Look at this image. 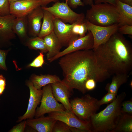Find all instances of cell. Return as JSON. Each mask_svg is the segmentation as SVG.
Returning <instances> with one entry per match:
<instances>
[{
  "instance_id": "obj_29",
  "label": "cell",
  "mask_w": 132,
  "mask_h": 132,
  "mask_svg": "<svg viewBox=\"0 0 132 132\" xmlns=\"http://www.w3.org/2000/svg\"><path fill=\"white\" fill-rule=\"evenodd\" d=\"M117 95L115 94L108 92L100 100H98V104L101 105L111 103L116 98Z\"/></svg>"
},
{
  "instance_id": "obj_40",
  "label": "cell",
  "mask_w": 132,
  "mask_h": 132,
  "mask_svg": "<svg viewBox=\"0 0 132 132\" xmlns=\"http://www.w3.org/2000/svg\"><path fill=\"white\" fill-rule=\"evenodd\" d=\"M83 2L85 5L91 6L94 4V0H83Z\"/></svg>"
},
{
  "instance_id": "obj_19",
  "label": "cell",
  "mask_w": 132,
  "mask_h": 132,
  "mask_svg": "<svg viewBox=\"0 0 132 132\" xmlns=\"http://www.w3.org/2000/svg\"><path fill=\"white\" fill-rule=\"evenodd\" d=\"M115 6L120 16L119 25L132 26V6L116 0Z\"/></svg>"
},
{
  "instance_id": "obj_33",
  "label": "cell",
  "mask_w": 132,
  "mask_h": 132,
  "mask_svg": "<svg viewBox=\"0 0 132 132\" xmlns=\"http://www.w3.org/2000/svg\"><path fill=\"white\" fill-rule=\"evenodd\" d=\"M118 31L122 34L132 35V26L126 24L119 25Z\"/></svg>"
},
{
  "instance_id": "obj_24",
  "label": "cell",
  "mask_w": 132,
  "mask_h": 132,
  "mask_svg": "<svg viewBox=\"0 0 132 132\" xmlns=\"http://www.w3.org/2000/svg\"><path fill=\"white\" fill-rule=\"evenodd\" d=\"M132 115L122 114L113 132H132Z\"/></svg>"
},
{
  "instance_id": "obj_13",
  "label": "cell",
  "mask_w": 132,
  "mask_h": 132,
  "mask_svg": "<svg viewBox=\"0 0 132 132\" xmlns=\"http://www.w3.org/2000/svg\"><path fill=\"white\" fill-rule=\"evenodd\" d=\"M10 14L16 18L26 16L36 8L41 6L40 0H21L10 3Z\"/></svg>"
},
{
  "instance_id": "obj_39",
  "label": "cell",
  "mask_w": 132,
  "mask_h": 132,
  "mask_svg": "<svg viewBox=\"0 0 132 132\" xmlns=\"http://www.w3.org/2000/svg\"><path fill=\"white\" fill-rule=\"evenodd\" d=\"M41 2V6L46 7L48 4L51 2L56 3L59 1V0H40Z\"/></svg>"
},
{
  "instance_id": "obj_5",
  "label": "cell",
  "mask_w": 132,
  "mask_h": 132,
  "mask_svg": "<svg viewBox=\"0 0 132 132\" xmlns=\"http://www.w3.org/2000/svg\"><path fill=\"white\" fill-rule=\"evenodd\" d=\"M98 100L87 94L76 98L70 102L74 113L81 120L89 122L91 117L96 113L100 106Z\"/></svg>"
},
{
  "instance_id": "obj_28",
  "label": "cell",
  "mask_w": 132,
  "mask_h": 132,
  "mask_svg": "<svg viewBox=\"0 0 132 132\" xmlns=\"http://www.w3.org/2000/svg\"><path fill=\"white\" fill-rule=\"evenodd\" d=\"M10 5L8 0H0V16L11 14Z\"/></svg>"
},
{
  "instance_id": "obj_41",
  "label": "cell",
  "mask_w": 132,
  "mask_h": 132,
  "mask_svg": "<svg viewBox=\"0 0 132 132\" xmlns=\"http://www.w3.org/2000/svg\"><path fill=\"white\" fill-rule=\"evenodd\" d=\"M122 2L132 6V0H118Z\"/></svg>"
},
{
  "instance_id": "obj_35",
  "label": "cell",
  "mask_w": 132,
  "mask_h": 132,
  "mask_svg": "<svg viewBox=\"0 0 132 132\" xmlns=\"http://www.w3.org/2000/svg\"><path fill=\"white\" fill-rule=\"evenodd\" d=\"M96 82L93 78L88 79L85 82V88L87 91L92 90L96 87Z\"/></svg>"
},
{
  "instance_id": "obj_32",
  "label": "cell",
  "mask_w": 132,
  "mask_h": 132,
  "mask_svg": "<svg viewBox=\"0 0 132 132\" xmlns=\"http://www.w3.org/2000/svg\"><path fill=\"white\" fill-rule=\"evenodd\" d=\"M9 50L0 49V70H7L5 61L6 56Z\"/></svg>"
},
{
  "instance_id": "obj_9",
  "label": "cell",
  "mask_w": 132,
  "mask_h": 132,
  "mask_svg": "<svg viewBox=\"0 0 132 132\" xmlns=\"http://www.w3.org/2000/svg\"><path fill=\"white\" fill-rule=\"evenodd\" d=\"M86 21L88 31L91 32L93 37V49L107 41L113 34L118 31L119 26L118 23H117L109 26H100L94 25L86 19Z\"/></svg>"
},
{
  "instance_id": "obj_16",
  "label": "cell",
  "mask_w": 132,
  "mask_h": 132,
  "mask_svg": "<svg viewBox=\"0 0 132 132\" xmlns=\"http://www.w3.org/2000/svg\"><path fill=\"white\" fill-rule=\"evenodd\" d=\"M16 17L11 14L0 16V44L9 43L16 37L12 29L13 22Z\"/></svg>"
},
{
  "instance_id": "obj_37",
  "label": "cell",
  "mask_w": 132,
  "mask_h": 132,
  "mask_svg": "<svg viewBox=\"0 0 132 132\" xmlns=\"http://www.w3.org/2000/svg\"><path fill=\"white\" fill-rule=\"evenodd\" d=\"M6 80L5 78L2 75H0V96L1 95L5 88Z\"/></svg>"
},
{
  "instance_id": "obj_6",
  "label": "cell",
  "mask_w": 132,
  "mask_h": 132,
  "mask_svg": "<svg viewBox=\"0 0 132 132\" xmlns=\"http://www.w3.org/2000/svg\"><path fill=\"white\" fill-rule=\"evenodd\" d=\"M41 7L51 13L55 18L59 19L65 23L72 24L85 19L83 13H78L74 11L69 6L66 0L65 2L59 1L55 3L51 7Z\"/></svg>"
},
{
  "instance_id": "obj_15",
  "label": "cell",
  "mask_w": 132,
  "mask_h": 132,
  "mask_svg": "<svg viewBox=\"0 0 132 132\" xmlns=\"http://www.w3.org/2000/svg\"><path fill=\"white\" fill-rule=\"evenodd\" d=\"M43 16V10L41 6L34 9L26 16L29 35L32 37L38 36Z\"/></svg>"
},
{
  "instance_id": "obj_38",
  "label": "cell",
  "mask_w": 132,
  "mask_h": 132,
  "mask_svg": "<svg viewBox=\"0 0 132 132\" xmlns=\"http://www.w3.org/2000/svg\"><path fill=\"white\" fill-rule=\"evenodd\" d=\"M116 0H94L95 4L108 3L115 6Z\"/></svg>"
},
{
  "instance_id": "obj_31",
  "label": "cell",
  "mask_w": 132,
  "mask_h": 132,
  "mask_svg": "<svg viewBox=\"0 0 132 132\" xmlns=\"http://www.w3.org/2000/svg\"><path fill=\"white\" fill-rule=\"evenodd\" d=\"M121 112L123 114L132 115V100L123 101L121 104Z\"/></svg>"
},
{
  "instance_id": "obj_10",
  "label": "cell",
  "mask_w": 132,
  "mask_h": 132,
  "mask_svg": "<svg viewBox=\"0 0 132 132\" xmlns=\"http://www.w3.org/2000/svg\"><path fill=\"white\" fill-rule=\"evenodd\" d=\"M54 31L63 46L67 47L79 38L72 32L73 24H67L60 19L55 18Z\"/></svg>"
},
{
  "instance_id": "obj_26",
  "label": "cell",
  "mask_w": 132,
  "mask_h": 132,
  "mask_svg": "<svg viewBox=\"0 0 132 132\" xmlns=\"http://www.w3.org/2000/svg\"><path fill=\"white\" fill-rule=\"evenodd\" d=\"M72 29L73 33L79 38L85 36L88 32L85 18L73 23Z\"/></svg>"
},
{
  "instance_id": "obj_42",
  "label": "cell",
  "mask_w": 132,
  "mask_h": 132,
  "mask_svg": "<svg viewBox=\"0 0 132 132\" xmlns=\"http://www.w3.org/2000/svg\"><path fill=\"white\" fill-rule=\"evenodd\" d=\"M21 0H8L10 3Z\"/></svg>"
},
{
  "instance_id": "obj_7",
  "label": "cell",
  "mask_w": 132,
  "mask_h": 132,
  "mask_svg": "<svg viewBox=\"0 0 132 132\" xmlns=\"http://www.w3.org/2000/svg\"><path fill=\"white\" fill-rule=\"evenodd\" d=\"M42 90L41 104L36 110L35 118L43 116L46 113L65 110L63 105L58 103L54 96L51 84L43 87Z\"/></svg>"
},
{
  "instance_id": "obj_11",
  "label": "cell",
  "mask_w": 132,
  "mask_h": 132,
  "mask_svg": "<svg viewBox=\"0 0 132 132\" xmlns=\"http://www.w3.org/2000/svg\"><path fill=\"white\" fill-rule=\"evenodd\" d=\"M88 32L85 36L74 41L66 49L52 58L49 62H52L66 55L76 51L92 49L94 45L93 37L91 32L89 31Z\"/></svg>"
},
{
  "instance_id": "obj_27",
  "label": "cell",
  "mask_w": 132,
  "mask_h": 132,
  "mask_svg": "<svg viewBox=\"0 0 132 132\" xmlns=\"http://www.w3.org/2000/svg\"><path fill=\"white\" fill-rule=\"evenodd\" d=\"M70 128L64 122L57 120L54 126L52 132H71Z\"/></svg>"
},
{
  "instance_id": "obj_23",
  "label": "cell",
  "mask_w": 132,
  "mask_h": 132,
  "mask_svg": "<svg viewBox=\"0 0 132 132\" xmlns=\"http://www.w3.org/2000/svg\"><path fill=\"white\" fill-rule=\"evenodd\" d=\"M128 74H122L113 75L111 82L106 85L105 89L108 92L117 95L120 87L126 83L129 77Z\"/></svg>"
},
{
  "instance_id": "obj_36",
  "label": "cell",
  "mask_w": 132,
  "mask_h": 132,
  "mask_svg": "<svg viewBox=\"0 0 132 132\" xmlns=\"http://www.w3.org/2000/svg\"><path fill=\"white\" fill-rule=\"evenodd\" d=\"M71 8L75 9L78 6H83L85 5L81 0H65Z\"/></svg>"
},
{
  "instance_id": "obj_1",
  "label": "cell",
  "mask_w": 132,
  "mask_h": 132,
  "mask_svg": "<svg viewBox=\"0 0 132 132\" xmlns=\"http://www.w3.org/2000/svg\"><path fill=\"white\" fill-rule=\"evenodd\" d=\"M60 58L58 63L64 77L62 80L71 90L76 89L84 94L88 79L93 78L97 83L100 82L111 76L98 66L92 49L76 51Z\"/></svg>"
},
{
  "instance_id": "obj_17",
  "label": "cell",
  "mask_w": 132,
  "mask_h": 132,
  "mask_svg": "<svg viewBox=\"0 0 132 132\" xmlns=\"http://www.w3.org/2000/svg\"><path fill=\"white\" fill-rule=\"evenodd\" d=\"M57 121L49 116H42L35 119H27L26 124L38 132H52Z\"/></svg>"
},
{
  "instance_id": "obj_14",
  "label": "cell",
  "mask_w": 132,
  "mask_h": 132,
  "mask_svg": "<svg viewBox=\"0 0 132 132\" xmlns=\"http://www.w3.org/2000/svg\"><path fill=\"white\" fill-rule=\"evenodd\" d=\"M51 84L53 94L56 100L61 103L66 110L73 113L69 99L72 90L61 80Z\"/></svg>"
},
{
  "instance_id": "obj_34",
  "label": "cell",
  "mask_w": 132,
  "mask_h": 132,
  "mask_svg": "<svg viewBox=\"0 0 132 132\" xmlns=\"http://www.w3.org/2000/svg\"><path fill=\"white\" fill-rule=\"evenodd\" d=\"M26 125V121H22L20 123L13 126L8 132H24Z\"/></svg>"
},
{
  "instance_id": "obj_2",
  "label": "cell",
  "mask_w": 132,
  "mask_h": 132,
  "mask_svg": "<svg viewBox=\"0 0 132 132\" xmlns=\"http://www.w3.org/2000/svg\"><path fill=\"white\" fill-rule=\"evenodd\" d=\"M92 50L98 66L111 76L132 71V44L118 31Z\"/></svg>"
},
{
  "instance_id": "obj_21",
  "label": "cell",
  "mask_w": 132,
  "mask_h": 132,
  "mask_svg": "<svg viewBox=\"0 0 132 132\" xmlns=\"http://www.w3.org/2000/svg\"><path fill=\"white\" fill-rule=\"evenodd\" d=\"M30 79V81L33 83L34 86L38 90L41 89L42 87L48 84L54 83L61 80L56 75L49 74L40 75L33 74Z\"/></svg>"
},
{
  "instance_id": "obj_43",
  "label": "cell",
  "mask_w": 132,
  "mask_h": 132,
  "mask_svg": "<svg viewBox=\"0 0 132 132\" xmlns=\"http://www.w3.org/2000/svg\"><path fill=\"white\" fill-rule=\"evenodd\" d=\"M130 85V86L131 87V88H132V81H131Z\"/></svg>"
},
{
  "instance_id": "obj_30",
  "label": "cell",
  "mask_w": 132,
  "mask_h": 132,
  "mask_svg": "<svg viewBox=\"0 0 132 132\" xmlns=\"http://www.w3.org/2000/svg\"><path fill=\"white\" fill-rule=\"evenodd\" d=\"M43 53L41 52L37 56L28 66L35 67H42L44 63Z\"/></svg>"
},
{
  "instance_id": "obj_22",
  "label": "cell",
  "mask_w": 132,
  "mask_h": 132,
  "mask_svg": "<svg viewBox=\"0 0 132 132\" xmlns=\"http://www.w3.org/2000/svg\"><path fill=\"white\" fill-rule=\"evenodd\" d=\"M43 10L44 13L43 22L38 36L42 38L54 31L55 18L53 15L49 11Z\"/></svg>"
},
{
  "instance_id": "obj_8",
  "label": "cell",
  "mask_w": 132,
  "mask_h": 132,
  "mask_svg": "<svg viewBox=\"0 0 132 132\" xmlns=\"http://www.w3.org/2000/svg\"><path fill=\"white\" fill-rule=\"evenodd\" d=\"M49 117L62 121L70 127L77 128L84 132H92L89 122L82 120L73 113L65 110L49 113Z\"/></svg>"
},
{
  "instance_id": "obj_3",
  "label": "cell",
  "mask_w": 132,
  "mask_h": 132,
  "mask_svg": "<svg viewBox=\"0 0 132 132\" xmlns=\"http://www.w3.org/2000/svg\"><path fill=\"white\" fill-rule=\"evenodd\" d=\"M126 96L125 93L122 92L104 109L91 117L89 123L91 132H113L122 114L121 104Z\"/></svg>"
},
{
  "instance_id": "obj_25",
  "label": "cell",
  "mask_w": 132,
  "mask_h": 132,
  "mask_svg": "<svg viewBox=\"0 0 132 132\" xmlns=\"http://www.w3.org/2000/svg\"><path fill=\"white\" fill-rule=\"evenodd\" d=\"M25 44L30 49L39 50L44 53L48 52L43 38L38 36L29 38L25 41Z\"/></svg>"
},
{
  "instance_id": "obj_4",
  "label": "cell",
  "mask_w": 132,
  "mask_h": 132,
  "mask_svg": "<svg viewBox=\"0 0 132 132\" xmlns=\"http://www.w3.org/2000/svg\"><path fill=\"white\" fill-rule=\"evenodd\" d=\"M85 18L96 25L107 26L120 22V16L116 7L111 4H93L86 12Z\"/></svg>"
},
{
  "instance_id": "obj_20",
  "label": "cell",
  "mask_w": 132,
  "mask_h": 132,
  "mask_svg": "<svg viewBox=\"0 0 132 132\" xmlns=\"http://www.w3.org/2000/svg\"><path fill=\"white\" fill-rule=\"evenodd\" d=\"M14 33L22 41H26L28 36V28L26 16L16 18L12 26Z\"/></svg>"
},
{
  "instance_id": "obj_12",
  "label": "cell",
  "mask_w": 132,
  "mask_h": 132,
  "mask_svg": "<svg viewBox=\"0 0 132 132\" xmlns=\"http://www.w3.org/2000/svg\"><path fill=\"white\" fill-rule=\"evenodd\" d=\"M26 85L29 87L30 92L27 110L23 115L19 118L17 122H21L26 119L33 118L35 116L36 108L41 102L42 98V89L38 90L36 88L30 80L26 81Z\"/></svg>"
},
{
  "instance_id": "obj_18",
  "label": "cell",
  "mask_w": 132,
  "mask_h": 132,
  "mask_svg": "<svg viewBox=\"0 0 132 132\" xmlns=\"http://www.w3.org/2000/svg\"><path fill=\"white\" fill-rule=\"evenodd\" d=\"M43 38L48 51L47 58L49 61L60 52L62 46L54 31Z\"/></svg>"
}]
</instances>
